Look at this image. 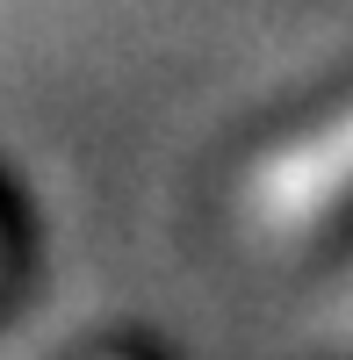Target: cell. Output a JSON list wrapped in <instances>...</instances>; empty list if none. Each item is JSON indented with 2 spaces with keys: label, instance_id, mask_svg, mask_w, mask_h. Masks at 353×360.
Here are the masks:
<instances>
[{
  "label": "cell",
  "instance_id": "cell-1",
  "mask_svg": "<svg viewBox=\"0 0 353 360\" xmlns=\"http://www.w3.org/2000/svg\"><path fill=\"white\" fill-rule=\"evenodd\" d=\"M339 202H353V101L339 115H325V123L296 130L288 144H274L267 159L252 166L245 180V224L259 238H303L332 217Z\"/></svg>",
  "mask_w": 353,
  "mask_h": 360
}]
</instances>
